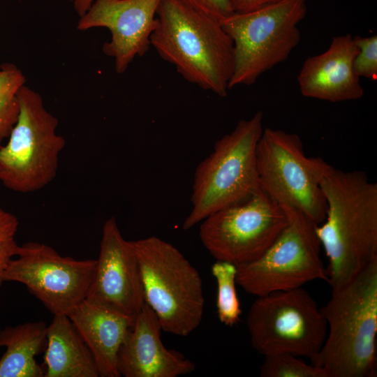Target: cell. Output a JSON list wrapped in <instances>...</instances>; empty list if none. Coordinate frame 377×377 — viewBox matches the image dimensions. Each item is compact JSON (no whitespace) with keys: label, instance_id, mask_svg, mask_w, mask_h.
I'll list each match as a JSON object with an SVG mask.
<instances>
[{"label":"cell","instance_id":"obj_9","mask_svg":"<svg viewBox=\"0 0 377 377\" xmlns=\"http://www.w3.org/2000/svg\"><path fill=\"white\" fill-rule=\"evenodd\" d=\"M288 221L257 259L237 265V283L256 297L302 287L314 280L327 281L314 221L293 207L281 205Z\"/></svg>","mask_w":377,"mask_h":377},{"label":"cell","instance_id":"obj_15","mask_svg":"<svg viewBox=\"0 0 377 377\" xmlns=\"http://www.w3.org/2000/svg\"><path fill=\"white\" fill-rule=\"evenodd\" d=\"M161 331L156 315L145 302L119 351L120 376L177 377L195 370L192 361L165 347Z\"/></svg>","mask_w":377,"mask_h":377},{"label":"cell","instance_id":"obj_2","mask_svg":"<svg viewBox=\"0 0 377 377\" xmlns=\"http://www.w3.org/2000/svg\"><path fill=\"white\" fill-rule=\"evenodd\" d=\"M151 46L186 81L226 97L234 70V47L219 19L182 0H161Z\"/></svg>","mask_w":377,"mask_h":377},{"label":"cell","instance_id":"obj_5","mask_svg":"<svg viewBox=\"0 0 377 377\" xmlns=\"http://www.w3.org/2000/svg\"><path fill=\"white\" fill-rule=\"evenodd\" d=\"M138 259L145 302L162 330L186 337L202 319L205 298L198 271L172 244L151 236L131 241Z\"/></svg>","mask_w":377,"mask_h":377},{"label":"cell","instance_id":"obj_6","mask_svg":"<svg viewBox=\"0 0 377 377\" xmlns=\"http://www.w3.org/2000/svg\"><path fill=\"white\" fill-rule=\"evenodd\" d=\"M306 10V0H279L219 20L234 47L230 89L254 84L263 73L288 59L300 41L298 25Z\"/></svg>","mask_w":377,"mask_h":377},{"label":"cell","instance_id":"obj_3","mask_svg":"<svg viewBox=\"0 0 377 377\" xmlns=\"http://www.w3.org/2000/svg\"><path fill=\"white\" fill-rule=\"evenodd\" d=\"M320 309L327 334L311 362L327 377H376L377 258L350 281L332 289Z\"/></svg>","mask_w":377,"mask_h":377},{"label":"cell","instance_id":"obj_7","mask_svg":"<svg viewBox=\"0 0 377 377\" xmlns=\"http://www.w3.org/2000/svg\"><path fill=\"white\" fill-rule=\"evenodd\" d=\"M20 112L6 144L0 145V182L15 192L43 189L56 177L66 140L58 119L41 96L25 84L17 92Z\"/></svg>","mask_w":377,"mask_h":377},{"label":"cell","instance_id":"obj_20","mask_svg":"<svg viewBox=\"0 0 377 377\" xmlns=\"http://www.w3.org/2000/svg\"><path fill=\"white\" fill-rule=\"evenodd\" d=\"M212 274L217 285L216 309L220 322L233 327L240 319L242 309L236 292L237 266L216 260L212 267Z\"/></svg>","mask_w":377,"mask_h":377},{"label":"cell","instance_id":"obj_18","mask_svg":"<svg viewBox=\"0 0 377 377\" xmlns=\"http://www.w3.org/2000/svg\"><path fill=\"white\" fill-rule=\"evenodd\" d=\"M45 377H98L94 357L66 315H54L47 325Z\"/></svg>","mask_w":377,"mask_h":377},{"label":"cell","instance_id":"obj_12","mask_svg":"<svg viewBox=\"0 0 377 377\" xmlns=\"http://www.w3.org/2000/svg\"><path fill=\"white\" fill-rule=\"evenodd\" d=\"M96 260L60 255L43 243L19 245L3 274L4 281L25 286L54 315L68 316L87 297Z\"/></svg>","mask_w":377,"mask_h":377},{"label":"cell","instance_id":"obj_24","mask_svg":"<svg viewBox=\"0 0 377 377\" xmlns=\"http://www.w3.org/2000/svg\"><path fill=\"white\" fill-rule=\"evenodd\" d=\"M354 42L358 48L353 61L356 75L371 80H377V36H355Z\"/></svg>","mask_w":377,"mask_h":377},{"label":"cell","instance_id":"obj_13","mask_svg":"<svg viewBox=\"0 0 377 377\" xmlns=\"http://www.w3.org/2000/svg\"><path fill=\"white\" fill-rule=\"evenodd\" d=\"M86 300L134 320L145 302L132 242L124 238L114 216L104 223L95 275Z\"/></svg>","mask_w":377,"mask_h":377},{"label":"cell","instance_id":"obj_26","mask_svg":"<svg viewBox=\"0 0 377 377\" xmlns=\"http://www.w3.org/2000/svg\"><path fill=\"white\" fill-rule=\"evenodd\" d=\"M279 0H230L234 12L251 11Z\"/></svg>","mask_w":377,"mask_h":377},{"label":"cell","instance_id":"obj_16","mask_svg":"<svg viewBox=\"0 0 377 377\" xmlns=\"http://www.w3.org/2000/svg\"><path fill=\"white\" fill-rule=\"evenodd\" d=\"M357 52L350 34L333 37L327 50L304 61L297 76L302 95L332 103L361 98L364 89L353 68Z\"/></svg>","mask_w":377,"mask_h":377},{"label":"cell","instance_id":"obj_25","mask_svg":"<svg viewBox=\"0 0 377 377\" xmlns=\"http://www.w3.org/2000/svg\"><path fill=\"white\" fill-rule=\"evenodd\" d=\"M188 6L219 20L234 13L230 0H182Z\"/></svg>","mask_w":377,"mask_h":377},{"label":"cell","instance_id":"obj_28","mask_svg":"<svg viewBox=\"0 0 377 377\" xmlns=\"http://www.w3.org/2000/svg\"><path fill=\"white\" fill-rule=\"evenodd\" d=\"M0 184H1V182H0Z\"/></svg>","mask_w":377,"mask_h":377},{"label":"cell","instance_id":"obj_8","mask_svg":"<svg viewBox=\"0 0 377 377\" xmlns=\"http://www.w3.org/2000/svg\"><path fill=\"white\" fill-rule=\"evenodd\" d=\"M260 188L280 205L298 209L318 225L326 216L322 181L333 166L309 157L300 136L264 128L256 149Z\"/></svg>","mask_w":377,"mask_h":377},{"label":"cell","instance_id":"obj_21","mask_svg":"<svg viewBox=\"0 0 377 377\" xmlns=\"http://www.w3.org/2000/svg\"><path fill=\"white\" fill-rule=\"evenodd\" d=\"M25 82L24 75L14 64L0 66V145L17 121L20 112L17 92Z\"/></svg>","mask_w":377,"mask_h":377},{"label":"cell","instance_id":"obj_22","mask_svg":"<svg viewBox=\"0 0 377 377\" xmlns=\"http://www.w3.org/2000/svg\"><path fill=\"white\" fill-rule=\"evenodd\" d=\"M260 367L262 377H327L320 367L307 364L300 357L280 353L265 355Z\"/></svg>","mask_w":377,"mask_h":377},{"label":"cell","instance_id":"obj_17","mask_svg":"<svg viewBox=\"0 0 377 377\" xmlns=\"http://www.w3.org/2000/svg\"><path fill=\"white\" fill-rule=\"evenodd\" d=\"M68 316L89 348L99 376L119 377V351L134 319L87 300Z\"/></svg>","mask_w":377,"mask_h":377},{"label":"cell","instance_id":"obj_10","mask_svg":"<svg viewBox=\"0 0 377 377\" xmlns=\"http://www.w3.org/2000/svg\"><path fill=\"white\" fill-rule=\"evenodd\" d=\"M246 324L253 348L264 356L287 353L311 362L327 334L320 308L302 287L257 297Z\"/></svg>","mask_w":377,"mask_h":377},{"label":"cell","instance_id":"obj_4","mask_svg":"<svg viewBox=\"0 0 377 377\" xmlns=\"http://www.w3.org/2000/svg\"><path fill=\"white\" fill-rule=\"evenodd\" d=\"M263 129V113L258 111L240 120L230 133L216 142L212 152L195 170L192 207L182 225L184 230L260 190L256 149Z\"/></svg>","mask_w":377,"mask_h":377},{"label":"cell","instance_id":"obj_19","mask_svg":"<svg viewBox=\"0 0 377 377\" xmlns=\"http://www.w3.org/2000/svg\"><path fill=\"white\" fill-rule=\"evenodd\" d=\"M47 325L43 321L6 327L0 331V377H43L36 356L45 348Z\"/></svg>","mask_w":377,"mask_h":377},{"label":"cell","instance_id":"obj_23","mask_svg":"<svg viewBox=\"0 0 377 377\" xmlns=\"http://www.w3.org/2000/svg\"><path fill=\"white\" fill-rule=\"evenodd\" d=\"M18 227L17 218L0 207V286L4 282L3 274L9 263L17 252L19 244L16 234Z\"/></svg>","mask_w":377,"mask_h":377},{"label":"cell","instance_id":"obj_14","mask_svg":"<svg viewBox=\"0 0 377 377\" xmlns=\"http://www.w3.org/2000/svg\"><path fill=\"white\" fill-rule=\"evenodd\" d=\"M161 0H94L80 17L77 29H108L111 39L103 45L105 54L114 60L117 73H124L136 57L149 50L150 37L156 26Z\"/></svg>","mask_w":377,"mask_h":377},{"label":"cell","instance_id":"obj_1","mask_svg":"<svg viewBox=\"0 0 377 377\" xmlns=\"http://www.w3.org/2000/svg\"><path fill=\"white\" fill-rule=\"evenodd\" d=\"M321 186L327 211L316 233L328 260L327 282L334 289L377 258V184L362 171L332 167Z\"/></svg>","mask_w":377,"mask_h":377},{"label":"cell","instance_id":"obj_27","mask_svg":"<svg viewBox=\"0 0 377 377\" xmlns=\"http://www.w3.org/2000/svg\"><path fill=\"white\" fill-rule=\"evenodd\" d=\"M73 6L74 10L77 15L82 16L90 8L94 0H68Z\"/></svg>","mask_w":377,"mask_h":377},{"label":"cell","instance_id":"obj_11","mask_svg":"<svg viewBox=\"0 0 377 377\" xmlns=\"http://www.w3.org/2000/svg\"><path fill=\"white\" fill-rule=\"evenodd\" d=\"M286 209L261 188L200 223L202 243L216 260L239 265L260 257L287 225Z\"/></svg>","mask_w":377,"mask_h":377}]
</instances>
